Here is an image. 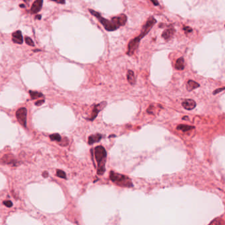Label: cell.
Instances as JSON below:
<instances>
[{"instance_id":"obj_1","label":"cell","mask_w":225,"mask_h":225,"mask_svg":"<svg viewBox=\"0 0 225 225\" xmlns=\"http://www.w3.org/2000/svg\"><path fill=\"white\" fill-rule=\"evenodd\" d=\"M156 23V20L153 17H151L147 20V23L144 24V26L142 28L141 34H139L138 37H135V38L131 40L129 42V44H128L127 51V54L128 56H130L134 54L135 52L137 50V49L139 47L140 40L145 37L146 34H148L150 30H151L153 28V27L155 25Z\"/></svg>"},{"instance_id":"obj_2","label":"cell","mask_w":225,"mask_h":225,"mask_svg":"<svg viewBox=\"0 0 225 225\" xmlns=\"http://www.w3.org/2000/svg\"><path fill=\"white\" fill-rule=\"evenodd\" d=\"M95 159L98 164L97 174L98 175H102L106 171V160L107 153L104 147L100 145L96 147L95 149Z\"/></svg>"},{"instance_id":"obj_3","label":"cell","mask_w":225,"mask_h":225,"mask_svg":"<svg viewBox=\"0 0 225 225\" xmlns=\"http://www.w3.org/2000/svg\"><path fill=\"white\" fill-rule=\"evenodd\" d=\"M110 178L114 184L123 188L133 187V182L130 178L126 175L116 173L111 171L110 174Z\"/></svg>"},{"instance_id":"obj_4","label":"cell","mask_w":225,"mask_h":225,"mask_svg":"<svg viewBox=\"0 0 225 225\" xmlns=\"http://www.w3.org/2000/svg\"><path fill=\"white\" fill-rule=\"evenodd\" d=\"M88 11L92 15L95 16L96 18V19H97L100 21V23H101L102 24L103 27H104V28L106 31H116V30L117 29V28H118V27H117V26L116 25L115 23H114V22L112 19H111V21H109L108 19H105V18L102 17L101 15V14L98 13L97 11H95V10L89 9Z\"/></svg>"},{"instance_id":"obj_5","label":"cell","mask_w":225,"mask_h":225,"mask_svg":"<svg viewBox=\"0 0 225 225\" xmlns=\"http://www.w3.org/2000/svg\"><path fill=\"white\" fill-rule=\"evenodd\" d=\"M27 110L25 108H21L16 112V117L18 121L24 127H26L27 125Z\"/></svg>"},{"instance_id":"obj_6","label":"cell","mask_w":225,"mask_h":225,"mask_svg":"<svg viewBox=\"0 0 225 225\" xmlns=\"http://www.w3.org/2000/svg\"><path fill=\"white\" fill-rule=\"evenodd\" d=\"M106 104H107L106 102H102L101 103H99L98 104L95 105L93 110H92V112L91 117H90V118H88V120H91V121L94 120L96 117V116H97L98 112H101V110L104 108V107L106 106Z\"/></svg>"},{"instance_id":"obj_7","label":"cell","mask_w":225,"mask_h":225,"mask_svg":"<svg viewBox=\"0 0 225 225\" xmlns=\"http://www.w3.org/2000/svg\"><path fill=\"white\" fill-rule=\"evenodd\" d=\"M112 20L114 21L117 27H120L126 24L127 22V16L124 14H121V15L113 17Z\"/></svg>"},{"instance_id":"obj_8","label":"cell","mask_w":225,"mask_h":225,"mask_svg":"<svg viewBox=\"0 0 225 225\" xmlns=\"http://www.w3.org/2000/svg\"><path fill=\"white\" fill-rule=\"evenodd\" d=\"M182 106L187 110H192L196 107V102L192 99H185L182 103Z\"/></svg>"},{"instance_id":"obj_9","label":"cell","mask_w":225,"mask_h":225,"mask_svg":"<svg viewBox=\"0 0 225 225\" xmlns=\"http://www.w3.org/2000/svg\"><path fill=\"white\" fill-rule=\"evenodd\" d=\"M43 5V0H36L31 7V13L35 14L38 13L41 10Z\"/></svg>"},{"instance_id":"obj_10","label":"cell","mask_w":225,"mask_h":225,"mask_svg":"<svg viewBox=\"0 0 225 225\" xmlns=\"http://www.w3.org/2000/svg\"><path fill=\"white\" fill-rule=\"evenodd\" d=\"M176 33V30L174 29V28H170L164 31V32L162 34V37L165 39V40H169L172 38L174 35Z\"/></svg>"},{"instance_id":"obj_11","label":"cell","mask_w":225,"mask_h":225,"mask_svg":"<svg viewBox=\"0 0 225 225\" xmlns=\"http://www.w3.org/2000/svg\"><path fill=\"white\" fill-rule=\"evenodd\" d=\"M12 40L15 44H23V35L20 31L14 32L12 34Z\"/></svg>"},{"instance_id":"obj_12","label":"cell","mask_w":225,"mask_h":225,"mask_svg":"<svg viewBox=\"0 0 225 225\" xmlns=\"http://www.w3.org/2000/svg\"><path fill=\"white\" fill-rule=\"evenodd\" d=\"M102 137H103V135L101 133H96L95 135H91V136H89L88 137V144L92 145V144L95 143L99 142L102 139Z\"/></svg>"},{"instance_id":"obj_13","label":"cell","mask_w":225,"mask_h":225,"mask_svg":"<svg viewBox=\"0 0 225 225\" xmlns=\"http://www.w3.org/2000/svg\"><path fill=\"white\" fill-rule=\"evenodd\" d=\"M200 87V85L193 80H189L186 83V89L188 91H192L194 89Z\"/></svg>"},{"instance_id":"obj_14","label":"cell","mask_w":225,"mask_h":225,"mask_svg":"<svg viewBox=\"0 0 225 225\" xmlns=\"http://www.w3.org/2000/svg\"><path fill=\"white\" fill-rule=\"evenodd\" d=\"M127 79L128 83L131 85H134L135 84V77L134 72L132 70H128L127 73Z\"/></svg>"},{"instance_id":"obj_15","label":"cell","mask_w":225,"mask_h":225,"mask_svg":"<svg viewBox=\"0 0 225 225\" xmlns=\"http://www.w3.org/2000/svg\"><path fill=\"white\" fill-rule=\"evenodd\" d=\"M185 67V62H184V58H178L176 61V64H175V68H176L177 70L182 71L184 70Z\"/></svg>"},{"instance_id":"obj_16","label":"cell","mask_w":225,"mask_h":225,"mask_svg":"<svg viewBox=\"0 0 225 225\" xmlns=\"http://www.w3.org/2000/svg\"><path fill=\"white\" fill-rule=\"evenodd\" d=\"M194 128L195 127L194 126H188V125H185V124H180L179 126H178L176 127V130L182 131L183 132H186V131L194 130Z\"/></svg>"},{"instance_id":"obj_17","label":"cell","mask_w":225,"mask_h":225,"mask_svg":"<svg viewBox=\"0 0 225 225\" xmlns=\"http://www.w3.org/2000/svg\"><path fill=\"white\" fill-rule=\"evenodd\" d=\"M29 93H30L31 98L33 99H37V98H38L40 97H42V96H43V95H42L41 92H37V91H30Z\"/></svg>"},{"instance_id":"obj_18","label":"cell","mask_w":225,"mask_h":225,"mask_svg":"<svg viewBox=\"0 0 225 225\" xmlns=\"http://www.w3.org/2000/svg\"><path fill=\"white\" fill-rule=\"evenodd\" d=\"M50 138L52 141H60L61 139H62V137H61V135L58 133H54V134H52L50 135Z\"/></svg>"},{"instance_id":"obj_19","label":"cell","mask_w":225,"mask_h":225,"mask_svg":"<svg viewBox=\"0 0 225 225\" xmlns=\"http://www.w3.org/2000/svg\"><path fill=\"white\" fill-rule=\"evenodd\" d=\"M57 176H59L61 178H64L66 179V174L65 172L61 170H57Z\"/></svg>"},{"instance_id":"obj_20","label":"cell","mask_w":225,"mask_h":225,"mask_svg":"<svg viewBox=\"0 0 225 225\" xmlns=\"http://www.w3.org/2000/svg\"><path fill=\"white\" fill-rule=\"evenodd\" d=\"M24 40H25V42L27 45L30 46H34V42L30 37H26L25 38H24Z\"/></svg>"},{"instance_id":"obj_21","label":"cell","mask_w":225,"mask_h":225,"mask_svg":"<svg viewBox=\"0 0 225 225\" xmlns=\"http://www.w3.org/2000/svg\"><path fill=\"white\" fill-rule=\"evenodd\" d=\"M224 90V87H222V88H219L216 89L215 91H214L213 92V94L214 95H217V94H218V93H219V92L223 91Z\"/></svg>"},{"instance_id":"obj_22","label":"cell","mask_w":225,"mask_h":225,"mask_svg":"<svg viewBox=\"0 0 225 225\" xmlns=\"http://www.w3.org/2000/svg\"><path fill=\"white\" fill-rule=\"evenodd\" d=\"M3 204H4L6 207H11L13 206V203L11 201H3Z\"/></svg>"},{"instance_id":"obj_23","label":"cell","mask_w":225,"mask_h":225,"mask_svg":"<svg viewBox=\"0 0 225 225\" xmlns=\"http://www.w3.org/2000/svg\"><path fill=\"white\" fill-rule=\"evenodd\" d=\"M183 29L184 30V31L185 32V33H191V32L192 31V28H190V27H184L183 28Z\"/></svg>"},{"instance_id":"obj_24","label":"cell","mask_w":225,"mask_h":225,"mask_svg":"<svg viewBox=\"0 0 225 225\" xmlns=\"http://www.w3.org/2000/svg\"><path fill=\"white\" fill-rule=\"evenodd\" d=\"M51 1L55 2H56V3H59V4H64V3H66V1H65V0H51Z\"/></svg>"},{"instance_id":"obj_25","label":"cell","mask_w":225,"mask_h":225,"mask_svg":"<svg viewBox=\"0 0 225 225\" xmlns=\"http://www.w3.org/2000/svg\"><path fill=\"white\" fill-rule=\"evenodd\" d=\"M152 3L155 6H159V3L158 2V0H150Z\"/></svg>"},{"instance_id":"obj_26","label":"cell","mask_w":225,"mask_h":225,"mask_svg":"<svg viewBox=\"0 0 225 225\" xmlns=\"http://www.w3.org/2000/svg\"><path fill=\"white\" fill-rule=\"evenodd\" d=\"M44 102V100H40V101H39L36 102V105H37V106H40V105H42V104H43Z\"/></svg>"},{"instance_id":"obj_27","label":"cell","mask_w":225,"mask_h":225,"mask_svg":"<svg viewBox=\"0 0 225 225\" xmlns=\"http://www.w3.org/2000/svg\"><path fill=\"white\" fill-rule=\"evenodd\" d=\"M42 176H43L44 178H47L48 176V173L47 172H44L43 174H42Z\"/></svg>"},{"instance_id":"obj_28","label":"cell","mask_w":225,"mask_h":225,"mask_svg":"<svg viewBox=\"0 0 225 225\" xmlns=\"http://www.w3.org/2000/svg\"><path fill=\"white\" fill-rule=\"evenodd\" d=\"M182 119H183V120H185V119H187V120L189 119V117H188V116H185V117H183V118H182Z\"/></svg>"},{"instance_id":"obj_29","label":"cell","mask_w":225,"mask_h":225,"mask_svg":"<svg viewBox=\"0 0 225 225\" xmlns=\"http://www.w3.org/2000/svg\"><path fill=\"white\" fill-rule=\"evenodd\" d=\"M23 1H24V2H26V3H29L30 0H23Z\"/></svg>"},{"instance_id":"obj_30","label":"cell","mask_w":225,"mask_h":225,"mask_svg":"<svg viewBox=\"0 0 225 225\" xmlns=\"http://www.w3.org/2000/svg\"><path fill=\"white\" fill-rule=\"evenodd\" d=\"M20 7H21V8H24V5H20Z\"/></svg>"}]
</instances>
